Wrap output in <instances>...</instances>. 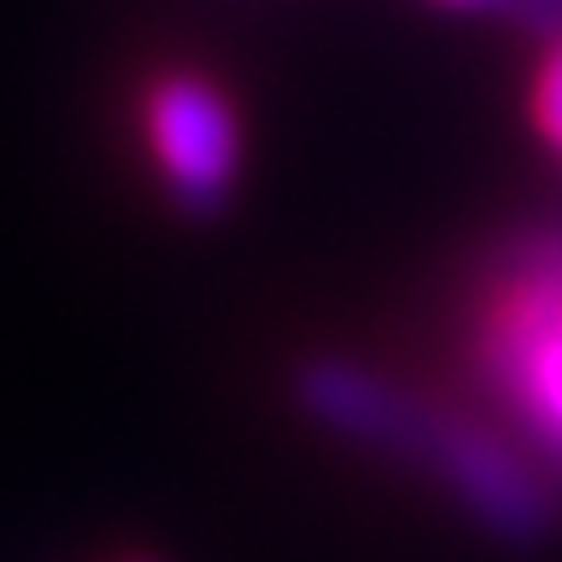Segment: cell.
<instances>
[{"mask_svg": "<svg viewBox=\"0 0 562 562\" xmlns=\"http://www.w3.org/2000/svg\"><path fill=\"white\" fill-rule=\"evenodd\" d=\"M297 402L307 417L328 432L385 453L417 459L438 474L463 510L505 542H537L552 521L542 480L526 469V459L480 422L453 417L427 396H412L406 385L385 381L355 360H313L297 375Z\"/></svg>", "mask_w": 562, "mask_h": 562, "instance_id": "6da1fadb", "label": "cell"}, {"mask_svg": "<svg viewBox=\"0 0 562 562\" xmlns=\"http://www.w3.org/2000/svg\"><path fill=\"white\" fill-rule=\"evenodd\" d=\"M146 140L167 188L188 209H220L240 172V121L220 83L199 74H167L146 94Z\"/></svg>", "mask_w": 562, "mask_h": 562, "instance_id": "3957f363", "label": "cell"}, {"mask_svg": "<svg viewBox=\"0 0 562 562\" xmlns=\"http://www.w3.org/2000/svg\"><path fill=\"white\" fill-rule=\"evenodd\" d=\"M505 16L521 26L526 37H537V42H562V0H495Z\"/></svg>", "mask_w": 562, "mask_h": 562, "instance_id": "5b68a950", "label": "cell"}, {"mask_svg": "<svg viewBox=\"0 0 562 562\" xmlns=\"http://www.w3.org/2000/svg\"><path fill=\"white\" fill-rule=\"evenodd\" d=\"M531 115H537V131L562 151V42L547 47L542 68H537V83H531Z\"/></svg>", "mask_w": 562, "mask_h": 562, "instance_id": "277c9868", "label": "cell"}, {"mask_svg": "<svg viewBox=\"0 0 562 562\" xmlns=\"http://www.w3.org/2000/svg\"><path fill=\"white\" fill-rule=\"evenodd\" d=\"M432 5H448V11H474V5H495V0H432Z\"/></svg>", "mask_w": 562, "mask_h": 562, "instance_id": "8992f818", "label": "cell"}, {"mask_svg": "<svg viewBox=\"0 0 562 562\" xmlns=\"http://www.w3.org/2000/svg\"><path fill=\"white\" fill-rule=\"evenodd\" d=\"M480 370L526 438L562 469V229L505 245L480 318Z\"/></svg>", "mask_w": 562, "mask_h": 562, "instance_id": "7a4b0ae2", "label": "cell"}]
</instances>
